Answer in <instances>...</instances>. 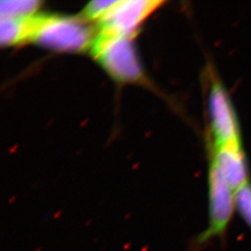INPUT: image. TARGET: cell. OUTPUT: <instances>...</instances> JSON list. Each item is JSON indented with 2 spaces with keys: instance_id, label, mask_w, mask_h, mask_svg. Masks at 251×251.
Wrapping results in <instances>:
<instances>
[{
  "instance_id": "2",
  "label": "cell",
  "mask_w": 251,
  "mask_h": 251,
  "mask_svg": "<svg viewBox=\"0 0 251 251\" xmlns=\"http://www.w3.org/2000/svg\"><path fill=\"white\" fill-rule=\"evenodd\" d=\"M95 36L85 19L36 16L30 41L51 50L77 52L91 48Z\"/></svg>"
},
{
  "instance_id": "1",
  "label": "cell",
  "mask_w": 251,
  "mask_h": 251,
  "mask_svg": "<svg viewBox=\"0 0 251 251\" xmlns=\"http://www.w3.org/2000/svg\"><path fill=\"white\" fill-rule=\"evenodd\" d=\"M208 225L190 244V251H201L214 239H225L236 208V193L214 162L209 160Z\"/></svg>"
},
{
  "instance_id": "9",
  "label": "cell",
  "mask_w": 251,
  "mask_h": 251,
  "mask_svg": "<svg viewBox=\"0 0 251 251\" xmlns=\"http://www.w3.org/2000/svg\"><path fill=\"white\" fill-rule=\"evenodd\" d=\"M236 208L245 223L251 229V182L236 192Z\"/></svg>"
},
{
  "instance_id": "5",
  "label": "cell",
  "mask_w": 251,
  "mask_h": 251,
  "mask_svg": "<svg viewBox=\"0 0 251 251\" xmlns=\"http://www.w3.org/2000/svg\"><path fill=\"white\" fill-rule=\"evenodd\" d=\"M163 3L154 0L117 1L99 22L100 31L131 38L143 21Z\"/></svg>"
},
{
  "instance_id": "3",
  "label": "cell",
  "mask_w": 251,
  "mask_h": 251,
  "mask_svg": "<svg viewBox=\"0 0 251 251\" xmlns=\"http://www.w3.org/2000/svg\"><path fill=\"white\" fill-rule=\"evenodd\" d=\"M91 50L98 62L116 80L132 82L142 78V69L130 38L100 31L95 36Z\"/></svg>"
},
{
  "instance_id": "6",
  "label": "cell",
  "mask_w": 251,
  "mask_h": 251,
  "mask_svg": "<svg viewBox=\"0 0 251 251\" xmlns=\"http://www.w3.org/2000/svg\"><path fill=\"white\" fill-rule=\"evenodd\" d=\"M209 160L214 162L235 193L250 182L249 167L242 142L218 148L210 147Z\"/></svg>"
},
{
  "instance_id": "7",
  "label": "cell",
  "mask_w": 251,
  "mask_h": 251,
  "mask_svg": "<svg viewBox=\"0 0 251 251\" xmlns=\"http://www.w3.org/2000/svg\"><path fill=\"white\" fill-rule=\"evenodd\" d=\"M36 16L24 19L1 18L0 41L2 46H12L30 41Z\"/></svg>"
},
{
  "instance_id": "10",
  "label": "cell",
  "mask_w": 251,
  "mask_h": 251,
  "mask_svg": "<svg viewBox=\"0 0 251 251\" xmlns=\"http://www.w3.org/2000/svg\"><path fill=\"white\" fill-rule=\"evenodd\" d=\"M117 1L110 0H95L90 2L84 9V17L86 20L100 22L110 10L115 6Z\"/></svg>"
},
{
  "instance_id": "4",
  "label": "cell",
  "mask_w": 251,
  "mask_h": 251,
  "mask_svg": "<svg viewBox=\"0 0 251 251\" xmlns=\"http://www.w3.org/2000/svg\"><path fill=\"white\" fill-rule=\"evenodd\" d=\"M211 80L209 85L207 107H208L211 146L213 148L223 147L241 141L239 122L234 106L225 85L210 70Z\"/></svg>"
},
{
  "instance_id": "8",
  "label": "cell",
  "mask_w": 251,
  "mask_h": 251,
  "mask_svg": "<svg viewBox=\"0 0 251 251\" xmlns=\"http://www.w3.org/2000/svg\"><path fill=\"white\" fill-rule=\"evenodd\" d=\"M41 2L36 0H13L1 1L0 14L1 18L24 19L33 17L40 7Z\"/></svg>"
}]
</instances>
